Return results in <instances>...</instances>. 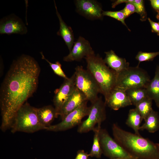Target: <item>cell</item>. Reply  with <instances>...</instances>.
<instances>
[{"label":"cell","instance_id":"8992f818","mask_svg":"<svg viewBox=\"0 0 159 159\" xmlns=\"http://www.w3.org/2000/svg\"><path fill=\"white\" fill-rule=\"evenodd\" d=\"M76 87L85 95L88 101L91 103L99 97L98 94L101 93L100 87L92 74L81 66L75 68L74 73Z\"/></svg>","mask_w":159,"mask_h":159},{"label":"cell","instance_id":"4316f807","mask_svg":"<svg viewBox=\"0 0 159 159\" xmlns=\"http://www.w3.org/2000/svg\"><path fill=\"white\" fill-rule=\"evenodd\" d=\"M159 55V51L155 52H139L135 57V59L140 62L152 61L156 56Z\"/></svg>","mask_w":159,"mask_h":159},{"label":"cell","instance_id":"5b68a950","mask_svg":"<svg viewBox=\"0 0 159 159\" xmlns=\"http://www.w3.org/2000/svg\"><path fill=\"white\" fill-rule=\"evenodd\" d=\"M150 80L147 72L138 65L135 67H129L117 72L114 88L125 91L133 88L146 87Z\"/></svg>","mask_w":159,"mask_h":159},{"label":"cell","instance_id":"603a6c76","mask_svg":"<svg viewBox=\"0 0 159 159\" xmlns=\"http://www.w3.org/2000/svg\"><path fill=\"white\" fill-rule=\"evenodd\" d=\"M101 128V125H97L93 130L94 135L92 149L89 154L90 157L100 158L102 154L99 137V132Z\"/></svg>","mask_w":159,"mask_h":159},{"label":"cell","instance_id":"2e32d148","mask_svg":"<svg viewBox=\"0 0 159 159\" xmlns=\"http://www.w3.org/2000/svg\"><path fill=\"white\" fill-rule=\"evenodd\" d=\"M104 61L107 66L117 72L129 67V63L124 58L119 57L112 50L105 52Z\"/></svg>","mask_w":159,"mask_h":159},{"label":"cell","instance_id":"52a82bcc","mask_svg":"<svg viewBox=\"0 0 159 159\" xmlns=\"http://www.w3.org/2000/svg\"><path fill=\"white\" fill-rule=\"evenodd\" d=\"M99 137L102 153L110 159H138L112 138L105 129H100Z\"/></svg>","mask_w":159,"mask_h":159},{"label":"cell","instance_id":"ffe728a7","mask_svg":"<svg viewBox=\"0 0 159 159\" xmlns=\"http://www.w3.org/2000/svg\"><path fill=\"white\" fill-rule=\"evenodd\" d=\"M144 121V123L140 126V130H145L153 133L159 130V115L158 112L153 109Z\"/></svg>","mask_w":159,"mask_h":159},{"label":"cell","instance_id":"d6a6232c","mask_svg":"<svg viewBox=\"0 0 159 159\" xmlns=\"http://www.w3.org/2000/svg\"><path fill=\"white\" fill-rule=\"evenodd\" d=\"M132 0H117L112 4V7L115 8L117 5L121 3H126L132 1Z\"/></svg>","mask_w":159,"mask_h":159},{"label":"cell","instance_id":"e575fe53","mask_svg":"<svg viewBox=\"0 0 159 159\" xmlns=\"http://www.w3.org/2000/svg\"><path fill=\"white\" fill-rule=\"evenodd\" d=\"M120 159V158H114V159Z\"/></svg>","mask_w":159,"mask_h":159},{"label":"cell","instance_id":"d4e9b609","mask_svg":"<svg viewBox=\"0 0 159 159\" xmlns=\"http://www.w3.org/2000/svg\"><path fill=\"white\" fill-rule=\"evenodd\" d=\"M42 58L45 60L49 64L54 73L59 76L64 78V79L68 78L66 76L61 68V64L59 61H57L55 63H53L49 62L44 56L42 52H40Z\"/></svg>","mask_w":159,"mask_h":159},{"label":"cell","instance_id":"836d02e7","mask_svg":"<svg viewBox=\"0 0 159 159\" xmlns=\"http://www.w3.org/2000/svg\"><path fill=\"white\" fill-rule=\"evenodd\" d=\"M157 12V14L156 16V18L159 21V11H156Z\"/></svg>","mask_w":159,"mask_h":159},{"label":"cell","instance_id":"30bf717a","mask_svg":"<svg viewBox=\"0 0 159 159\" xmlns=\"http://www.w3.org/2000/svg\"><path fill=\"white\" fill-rule=\"evenodd\" d=\"M75 87L73 74L70 78L64 79L60 87L55 91L53 102L57 117L59 115L63 106Z\"/></svg>","mask_w":159,"mask_h":159},{"label":"cell","instance_id":"277c9868","mask_svg":"<svg viewBox=\"0 0 159 159\" xmlns=\"http://www.w3.org/2000/svg\"><path fill=\"white\" fill-rule=\"evenodd\" d=\"M45 129L39 120L37 108L32 106L27 102L17 111L11 128L12 133H33Z\"/></svg>","mask_w":159,"mask_h":159},{"label":"cell","instance_id":"4dcf8cb0","mask_svg":"<svg viewBox=\"0 0 159 159\" xmlns=\"http://www.w3.org/2000/svg\"><path fill=\"white\" fill-rule=\"evenodd\" d=\"M89 154L85 152L83 150H78L75 159H88Z\"/></svg>","mask_w":159,"mask_h":159},{"label":"cell","instance_id":"4fadbf2b","mask_svg":"<svg viewBox=\"0 0 159 159\" xmlns=\"http://www.w3.org/2000/svg\"><path fill=\"white\" fill-rule=\"evenodd\" d=\"M77 10L82 15L89 19H101L103 11L100 4L92 0H77L76 1Z\"/></svg>","mask_w":159,"mask_h":159},{"label":"cell","instance_id":"484cf974","mask_svg":"<svg viewBox=\"0 0 159 159\" xmlns=\"http://www.w3.org/2000/svg\"><path fill=\"white\" fill-rule=\"evenodd\" d=\"M135 6L136 13L140 16V20L145 21L147 19V14L145 7L144 1L142 0H133L131 2Z\"/></svg>","mask_w":159,"mask_h":159},{"label":"cell","instance_id":"8fae6325","mask_svg":"<svg viewBox=\"0 0 159 159\" xmlns=\"http://www.w3.org/2000/svg\"><path fill=\"white\" fill-rule=\"evenodd\" d=\"M28 32L27 27L22 19L14 14L2 18L0 21L1 34H26Z\"/></svg>","mask_w":159,"mask_h":159},{"label":"cell","instance_id":"9a60e30c","mask_svg":"<svg viewBox=\"0 0 159 159\" xmlns=\"http://www.w3.org/2000/svg\"><path fill=\"white\" fill-rule=\"evenodd\" d=\"M86 100H87L85 94L76 87L73 93L65 103L60 113L59 116L62 120L68 114L77 109Z\"/></svg>","mask_w":159,"mask_h":159},{"label":"cell","instance_id":"7c38bea8","mask_svg":"<svg viewBox=\"0 0 159 159\" xmlns=\"http://www.w3.org/2000/svg\"><path fill=\"white\" fill-rule=\"evenodd\" d=\"M95 54L89 42L84 37L80 36L74 42L69 54L63 58L65 62L80 61L83 58Z\"/></svg>","mask_w":159,"mask_h":159},{"label":"cell","instance_id":"7a4b0ae2","mask_svg":"<svg viewBox=\"0 0 159 159\" xmlns=\"http://www.w3.org/2000/svg\"><path fill=\"white\" fill-rule=\"evenodd\" d=\"M112 132L114 139L138 159H159V143L124 130L115 124Z\"/></svg>","mask_w":159,"mask_h":159},{"label":"cell","instance_id":"e0dca14e","mask_svg":"<svg viewBox=\"0 0 159 159\" xmlns=\"http://www.w3.org/2000/svg\"><path fill=\"white\" fill-rule=\"evenodd\" d=\"M54 2L56 14L59 19V29L57 32V34L62 37L70 52L72 49L74 42L73 31L71 28L68 26L62 19L61 15L58 11L54 1Z\"/></svg>","mask_w":159,"mask_h":159},{"label":"cell","instance_id":"ac0fdd59","mask_svg":"<svg viewBox=\"0 0 159 159\" xmlns=\"http://www.w3.org/2000/svg\"><path fill=\"white\" fill-rule=\"evenodd\" d=\"M146 89L148 97L154 100L159 108V64L156 67L154 77L150 80Z\"/></svg>","mask_w":159,"mask_h":159},{"label":"cell","instance_id":"f1b7e54d","mask_svg":"<svg viewBox=\"0 0 159 159\" xmlns=\"http://www.w3.org/2000/svg\"><path fill=\"white\" fill-rule=\"evenodd\" d=\"M132 1L126 3L125 7L122 10L125 18L132 14L136 13V8L134 5L131 2Z\"/></svg>","mask_w":159,"mask_h":159},{"label":"cell","instance_id":"1f68e13d","mask_svg":"<svg viewBox=\"0 0 159 159\" xmlns=\"http://www.w3.org/2000/svg\"><path fill=\"white\" fill-rule=\"evenodd\" d=\"M150 1L153 8L156 11H159V0H150Z\"/></svg>","mask_w":159,"mask_h":159},{"label":"cell","instance_id":"6da1fadb","mask_svg":"<svg viewBox=\"0 0 159 159\" xmlns=\"http://www.w3.org/2000/svg\"><path fill=\"white\" fill-rule=\"evenodd\" d=\"M40 72L39 64L30 56L23 54L13 61L0 88L3 132L11 128L17 111L36 91Z\"/></svg>","mask_w":159,"mask_h":159},{"label":"cell","instance_id":"83f0119b","mask_svg":"<svg viewBox=\"0 0 159 159\" xmlns=\"http://www.w3.org/2000/svg\"><path fill=\"white\" fill-rule=\"evenodd\" d=\"M103 16H107L115 19L120 21L130 31L125 23V19L124 13L122 10L117 11H106L102 12Z\"/></svg>","mask_w":159,"mask_h":159},{"label":"cell","instance_id":"ba28073f","mask_svg":"<svg viewBox=\"0 0 159 159\" xmlns=\"http://www.w3.org/2000/svg\"><path fill=\"white\" fill-rule=\"evenodd\" d=\"M106 105L101 97L91 103L88 117L79 125L77 132L80 133L87 132L93 130L96 124L101 125L106 118Z\"/></svg>","mask_w":159,"mask_h":159},{"label":"cell","instance_id":"44dd1931","mask_svg":"<svg viewBox=\"0 0 159 159\" xmlns=\"http://www.w3.org/2000/svg\"><path fill=\"white\" fill-rule=\"evenodd\" d=\"M143 120L140 113L135 108L131 109L129 111L126 124L132 129L135 134L140 135L139 130Z\"/></svg>","mask_w":159,"mask_h":159},{"label":"cell","instance_id":"3957f363","mask_svg":"<svg viewBox=\"0 0 159 159\" xmlns=\"http://www.w3.org/2000/svg\"><path fill=\"white\" fill-rule=\"evenodd\" d=\"M87 69L92 74L98 84L101 93L105 99L115 87L117 72L109 67L103 59L95 54L85 58Z\"/></svg>","mask_w":159,"mask_h":159},{"label":"cell","instance_id":"5bb4252c","mask_svg":"<svg viewBox=\"0 0 159 159\" xmlns=\"http://www.w3.org/2000/svg\"><path fill=\"white\" fill-rule=\"evenodd\" d=\"M105 103L115 110L132 105L125 91L114 89L105 99Z\"/></svg>","mask_w":159,"mask_h":159},{"label":"cell","instance_id":"d6986e66","mask_svg":"<svg viewBox=\"0 0 159 159\" xmlns=\"http://www.w3.org/2000/svg\"><path fill=\"white\" fill-rule=\"evenodd\" d=\"M37 113L40 123L46 128L51 125L55 118H57L54 107L50 105L37 108Z\"/></svg>","mask_w":159,"mask_h":159},{"label":"cell","instance_id":"9c48e42d","mask_svg":"<svg viewBox=\"0 0 159 159\" xmlns=\"http://www.w3.org/2000/svg\"><path fill=\"white\" fill-rule=\"evenodd\" d=\"M86 100L78 107L68 114L60 122L46 127L45 130L49 131L59 132L64 131L72 128L81 123L82 118L88 116L90 107L87 106Z\"/></svg>","mask_w":159,"mask_h":159},{"label":"cell","instance_id":"cb8c5ba5","mask_svg":"<svg viewBox=\"0 0 159 159\" xmlns=\"http://www.w3.org/2000/svg\"><path fill=\"white\" fill-rule=\"evenodd\" d=\"M152 100L148 97L135 106V108L141 115L143 120H145L152 110Z\"/></svg>","mask_w":159,"mask_h":159},{"label":"cell","instance_id":"f546056e","mask_svg":"<svg viewBox=\"0 0 159 159\" xmlns=\"http://www.w3.org/2000/svg\"><path fill=\"white\" fill-rule=\"evenodd\" d=\"M151 25L152 32L156 33L157 35L159 36V24L153 21L149 18L148 19Z\"/></svg>","mask_w":159,"mask_h":159},{"label":"cell","instance_id":"7402d4cb","mask_svg":"<svg viewBox=\"0 0 159 159\" xmlns=\"http://www.w3.org/2000/svg\"><path fill=\"white\" fill-rule=\"evenodd\" d=\"M125 92L132 105L135 106L143 100L148 97L145 87L132 88L127 90Z\"/></svg>","mask_w":159,"mask_h":159}]
</instances>
